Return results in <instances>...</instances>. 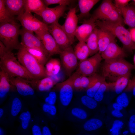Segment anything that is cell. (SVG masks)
Here are the masks:
<instances>
[{
	"label": "cell",
	"instance_id": "42",
	"mask_svg": "<svg viewBox=\"0 0 135 135\" xmlns=\"http://www.w3.org/2000/svg\"><path fill=\"white\" fill-rule=\"evenodd\" d=\"M116 102L121 105L124 108H126L128 106L130 102L128 95L125 92L119 94L116 98Z\"/></svg>",
	"mask_w": 135,
	"mask_h": 135
},
{
	"label": "cell",
	"instance_id": "40",
	"mask_svg": "<svg viewBox=\"0 0 135 135\" xmlns=\"http://www.w3.org/2000/svg\"><path fill=\"white\" fill-rule=\"evenodd\" d=\"M110 88V82L108 83L105 80L101 84L94 98L99 103L102 102L104 98V94Z\"/></svg>",
	"mask_w": 135,
	"mask_h": 135
},
{
	"label": "cell",
	"instance_id": "20",
	"mask_svg": "<svg viewBox=\"0 0 135 135\" xmlns=\"http://www.w3.org/2000/svg\"><path fill=\"white\" fill-rule=\"evenodd\" d=\"M8 76L11 84L16 88L19 94L25 97L34 96L35 92L34 88L23 80V78Z\"/></svg>",
	"mask_w": 135,
	"mask_h": 135
},
{
	"label": "cell",
	"instance_id": "41",
	"mask_svg": "<svg viewBox=\"0 0 135 135\" xmlns=\"http://www.w3.org/2000/svg\"><path fill=\"white\" fill-rule=\"evenodd\" d=\"M125 125L124 122L121 119H117L112 122L110 130V135H120V132Z\"/></svg>",
	"mask_w": 135,
	"mask_h": 135
},
{
	"label": "cell",
	"instance_id": "6",
	"mask_svg": "<svg viewBox=\"0 0 135 135\" xmlns=\"http://www.w3.org/2000/svg\"><path fill=\"white\" fill-rule=\"evenodd\" d=\"M74 74L66 80L58 84L56 89L58 93V116L60 120L71 103L74 90L73 84Z\"/></svg>",
	"mask_w": 135,
	"mask_h": 135
},
{
	"label": "cell",
	"instance_id": "39",
	"mask_svg": "<svg viewBox=\"0 0 135 135\" xmlns=\"http://www.w3.org/2000/svg\"><path fill=\"white\" fill-rule=\"evenodd\" d=\"M10 105L9 100L0 108V124L3 126H8V118Z\"/></svg>",
	"mask_w": 135,
	"mask_h": 135
},
{
	"label": "cell",
	"instance_id": "23",
	"mask_svg": "<svg viewBox=\"0 0 135 135\" xmlns=\"http://www.w3.org/2000/svg\"><path fill=\"white\" fill-rule=\"evenodd\" d=\"M16 88L11 84L8 74L4 70L0 72V104L4 102L7 94Z\"/></svg>",
	"mask_w": 135,
	"mask_h": 135
},
{
	"label": "cell",
	"instance_id": "10",
	"mask_svg": "<svg viewBox=\"0 0 135 135\" xmlns=\"http://www.w3.org/2000/svg\"><path fill=\"white\" fill-rule=\"evenodd\" d=\"M90 114L86 110L73 102L66 110L64 118L68 121L78 124L88 119Z\"/></svg>",
	"mask_w": 135,
	"mask_h": 135
},
{
	"label": "cell",
	"instance_id": "18",
	"mask_svg": "<svg viewBox=\"0 0 135 135\" xmlns=\"http://www.w3.org/2000/svg\"><path fill=\"white\" fill-rule=\"evenodd\" d=\"M36 36L41 40L50 57L56 54H60L62 50L48 30L43 32Z\"/></svg>",
	"mask_w": 135,
	"mask_h": 135
},
{
	"label": "cell",
	"instance_id": "17",
	"mask_svg": "<svg viewBox=\"0 0 135 135\" xmlns=\"http://www.w3.org/2000/svg\"><path fill=\"white\" fill-rule=\"evenodd\" d=\"M101 55L104 61L124 58L127 56L126 51L117 44L115 40L109 44Z\"/></svg>",
	"mask_w": 135,
	"mask_h": 135
},
{
	"label": "cell",
	"instance_id": "48",
	"mask_svg": "<svg viewBox=\"0 0 135 135\" xmlns=\"http://www.w3.org/2000/svg\"><path fill=\"white\" fill-rule=\"evenodd\" d=\"M61 64L60 60L54 58V62L52 72V76L56 75L60 72L61 68Z\"/></svg>",
	"mask_w": 135,
	"mask_h": 135
},
{
	"label": "cell",
	"instance_id": "26",
	"mask_svg": "<svg viewBox=\"0 0 135 135\" xmlns=\"http://www.w3.org/2000/svg\"><path fill=\"white\" fill-rule=\"evenodd\" d=\"M100 1L99 0H78V4L80 11V14L78 16V20L86 19L90 16V10Z\"/></svg>",
	"mask_w": 135,
	"mask_h": 135
},
{
	"label": "cell",
	"instance_id": "30",
	"mask_svg": "<svg viewBox=\"0 0 135 135\" xmlns=\"http://www.w3.org/2000/svg\"><path fill=\"white\" fill-rule=\"evenodd\" d=\"M125 24L135 28V6L128 5L120 10Z\"/></svg>",
	"mask_w": 135,
	"mask_h": 135
},
{
	"label": "cell",
	"instance_id": "4",
	"mask_svg": "<svg viewBox=\"0 0 135 135\" xmlns=\"http://www.w3.org/2000/svg\"><path fill=\"white\" fill-rule=\"evenodd\" d=\"M90 18L95 21H106L119 24L124 26L125 24L120 10L110 0H103Z\"/></svg>",
	"mask_w": 135,
	"mask_h": 135
},
{
	"label": "cell",
	"instance_id": "29",
	"mask_svg": "<svg viewBox=\"0 0 135 135\" xmlns=\"http://www.w3.org/2000/svg\"><path fill=\"white\" fill-rule=\"evenodd\" d=\"M90 77L89 85L86 90V94L94 98L101 84L106 80L102 76L96 73Z\"/></svg>",
	"mask_w": 135,
	"mask_h": 135
},
{
	"label": "cell",
	"instance_id": "34",
	"mask_svg": "<svg viewBox=\"0 0 135 135\" xmlns=\"http://www.w3.org/2000/svg\"><path fill=\"white\" fill-rule=\"evenodd\" d=\"M74 50L77 58L80 62L86 59L90 56V50L85 42H79Z\"/></svg>",
	"mask_w": 135,
	"mask_h": 135
},
{
	"label": "cell",
	"instance_id": "50",
	"mask_svg": "<svg viewBox=\"0 0 135 135\" xmlns=\"http://www.w3.org/2000/svg\"><path fill=\"white\" fill-rule=\"evenodd\" d=\"M126 89L131 90L133 95L135 96V78L132 80L130 79Z\"/></svg>",
	"mask_w": 135,
	"mask_h": 135
},
{
	"label": "cell",
	"instance_id": "1",
	"mask_svg": "<svg viewBox=\"0 0 135 135\" xmlns=\"http://www.w3.org/2000/svg\"><path fill=\"white\" fill-rule=\"evenodd\" d=\"M1 70L8 76L30 80H36L18 60L12 52L7 50L0 54Z\"/></svg>",
	"mask_w": 135,
	"mask_h": 135
},
{
	"label": "cell",
	"instance_id": "52",
	"mask_svg": "<svg viewBox=\"0 0 135 135\" xmlns=\"http://www.w3.org/2000/svg\"><path fill=\"white\" fill-rule=\"evenodd\" d=\"M129 32L132 40L135 43V28H131Z\"/></svg>",
	"mask_w": 135,
	"mask_h": 135
},
{
	"label": "cell",
	"instance_id": "32",
	"mask_svg": "<svg viewBox=\"0 0 135 135\" xmlns=\"http://www.w3.org/2000/svg\"><path fill=\"white\" fill-rule=\"evenodd\" d=\"M46 7L42 0H25L24 9L26 12L38 15Z\"/></svg>",
	"mask_w": 135,
	"mask_h": 135
},
{
	"label": "cell",
	"instance_id": "19",
	"mask_svg": "<svg viewBox=\"0 0 135 135\" xmlns=\"http://www.w3.org/2000/svg\"><path fill=\"white\" fill-rule=\"evenodd\" d=\"M96 27L95 21L91 18L84 20L82 24L77 27L75 32V37L79 42H86Z\"/></svg>",
	"mask_w": 135,
	"mask_h": 135
},
{
	"label": "cell",
	"instance_id": "12",
	"mask_svg": "<svg viewBox=\"0 0 135 135\" xmlns=\"http://www.w3.org/2000/svg\"><path fill=\"white\" fill-rule=\"evenodd\" d=\"M34 33L27 31L23 28L20 30V35L21 37L22 45L25 47L39 50L49 58L50 56L46 51L41 40Z\"/></svg>",
	"mask_w": 135,
	"mask_h": 135
},
{
	"label": "cell",
	"instance_id": "46",
	"mask_svg": "<svg viewBox=\"0 0 135 135\" xmlns=\"http://www.w3.org/2000/svg\"><path fill=\"white\" fill-rule=\"evenodd\" d=\"M90 80V77L82 75L81 83V91L85 90L88 87Z\"/></svg>",
	"mask_w": 135,
	"mask_h": 135
},
{
	"label": "cell",
	"instance_id": "16",
	"mask_svg": "<svg viewBox=\"0 0 135 135\" xmlns=\"http://www.w3.org/2000/svg\"><path fill=\"white\" fill-rule=\"evenodd\" d=\"M78 21L76 14V8H71L68 12L65 22L62 26L72 44L75 41V34L78 27Z\"/></svg>",
	"mask_w": 135,
	"mask_h": 135
},
{
	"label": "cell",
	"instance_id": "9",
	"mask_svg": "<svg viewBox=\"0 0 135 135\" xmlns=\"http://www.w3.org/2000/svg\"><path fill=\"white\" fill-rule=\"evenodd\" d=\"M102 59L101 54L98 53L80 62L77 71L82 76H90L96 73Z\"/></svg>",
	"mask_w": 135,
	"mask_h": 135
},
{
	"label": "cell",
	"instance_id": "7",
	"mask_svg": "<svg viewBox=\"0 0 135 135\" xmlns=\"http://www.w3.org/2000/svg\"><path fill=\"white\" fill-rule=\"evenodd\" d=\"M17 55L18 61L36 80L47 76L46 68L22 45Z\"/></svg>",
	"mask_w": 135,
	"mask_h": 135
},
{
	"label": "cell",
	"instance_id": "25",
	"mask_svg": "<svg viewBox=\"0 0 135 135\" xmlns=\"http://www.w3.org/2000/svg\"><path fill=\"white\" fill-rule=\"evenodd\" d=\"M73 102L82 107L90 113L96 110L99 107V103L93 98L86 95L80 96Z\"/></svg>",
	"mask_w": 135,
	"mask_h": 135
},
{
	"label": "cell",
	"instance_id": "2",
	"mask_svg": "<svg viewBox=\"0 0 135 135\" xmlns=\"http://www.w3.org/2000/svg\"><path fill=\"white\" fill-rule=\"evenodd\" d=\"M134 69V65L124 58L104 61L102 68V76L106 80L113 82L120 77L131 73Z\"/></svg>",
	"mask_w": 135,
	"mask_h": 135
},
{
	"label": "cell",
	"instance_id": "24",
	"mask_svg": "<svg viewBox=\"0 0 135 135\" xmlns=\"http://www.w3.org/2000/svg\"><path fill=\"white\" fill-rule=\"evenodd\" d=\"M98 53L104 52L109 44L115 40L116 37L111 32L100 28L98 30Z\"/></svg>",
	"mask_w": 135,
	"mask_h": 135
},
{
	"label": "cell",
	"instance_id": "13",
	"mask_svg": "<svg viewBox=\"0 0 135 135\" xmlns=\"http://www.w3.org/2000/svg\"><path fill=\"white\" fill-rule=\"evenodd\" d=\"M62 65L66 74L70 76L76 68L78 65L77 58L71 46L62 51L60 54Z\"/></svg>",
	"mask_w": 135,
	"mask_h": 135
},
{
	"label": "cell",
	"instance_id": "47",
	"mask_svg": "<svg viewBox=\"0 0 135 135\" xmlns=\"http://www.w3.org/2000/svg\"><path fill=\"white\" fill-rule=\"evenodd\" d=\"M131 0H115V4L116 6L120 10L129 5V2Z\"/></svg>",
	"mask_w": 135,
	"mask_h": 135
},
{
	"label": "cell",
	"instance_id": "35",
	"mask_svg": "<svg viewBox=\"0 0 135 135\" xmlns=\"http://www.w3.org/2000/svg\"><path fill=\"white\" fill-rule=\"evenodd\" d=\"M16 23L14 16L7 9L5 0H0V23Z\"/></svg>",
	"mask_w": 135,
	"mask_h": 135
},
{
	"label": "cell",
	"instance_id": "53",
	"mask_svg": "<svg viewBox=\"0 0 135 135\" xmlns=\"http://www.w3.org/2000/svg\"><path fill=\"white\" fill-rule=\"evenodd\" d=\"M130 132L128 130H124L122 132V134L123 135H128Z\"/></svg>",
	"mask_w": 135,
	"mask_h": 135
},
{
	"label": "cell",
	"instance_id": "11",
	"mask_svg": "<svg viewBox=\"0 0 135 135\" xmlns=\"http://www.w3.org/2000/svg\"><path fill=\"white\" fill-rule=\"evenodd\" d=\"M48 31L62 51L72 44L58 21L49 25Z\"/></svg>",
	"mask_w": 135,
	"mask_h": 135
},
{
	"label": "cell",
	"instance_id": "31",
	"mask_svg": "<svg viewBox=\"0 0 135 135\" xmlns=\"http://www.w3.org/2000/svg\"><path fill=\"white\" fill-rule=\"evenodd\" d=\"M131 76V73L120 77L115 81L110 82V88H113L115 93L119 94L126 88Z\"/></svg>",
	"mask_w": 135,
	"mask_h": 135
},
{
	"label": "cell",
	"instance_id": "55",
	"mask_svg": "<svg viewBox=\"0 0 135 135\" xmlns=\"http://www.w3.org/2000/svg\"><path fill=\"white\" fill-rule=\"evenodd\" d=\"M76 135H94L93 134H78Z\"/></svg>",
	"mask_w": 135,
	"mask_h": 135
},
{
	"label": "cell",
	"instance_id": "56",
	"mask_svg": "<svg viewBox=\"0 0 135 135\" xmlns=\"http://www.w3.org/2000/svg\"><path fill=\"white\" fill-rule=\"evenodd\" d=\"M132 6H135V0H132Z\"/></svg>",
	"mask_w": 135,
	"mask_h": 135
},
{
	"label": "cell",
	"instance_id": "43",
	"mask_svg": "<svg viewBox=\"0 0 135 135\" xmlns=\"http://www.w3.org/2000/svg\"><path fill=\"white\" fill-rule=\"evenodd\" d=\"M42 0L46 6L47 7L50 5L56 4L66 6H69L74 1L70 0Z\"/></svg>",
	"mask_w": 135,
	"mask_h": 135
},
{
	"label": "cell",
	"instance_id": "21",
	"mask_svg": "<svg viewBox=\"0 0 135 135\" xmlns=\"http://www.w3.org/2000/svg\"><path fill=\"white\" fill-rule=\"evenodd\" d=\"M103 120L100 116L96 115L83 122L77 124V127L81 133L90 132L99 130L103 126Z\"/></svg>",
	"mask_w": 135,
	"mask_h": 135
},
{
	"label": "cell",
	"instance_id": "54",
	"mask_svg": "<svg viewBox=\"0 0 135 135\" xmlns=\"http://www.w3.org/2000/svg\"><path fill=\"white\" fill-rule=\"evenodd\" d=\"M135 51V54L134 58V69H135V50H134Z\"/></svg>",
	"mask_w": 135,
	"mask_h": 135
},
{
	"label": "cell",
	"instance_id": "49",
	"mask_svg": "<svg viewBox=\"0 0 135 135\" xmlns=\"http://www.w3.org/2000/svg\"><path fill=\"white\" fill-rule=\"evenodd\" d=\"M110 113L113 117L117 119H121L124 117V114L122 111L113 109Z\"/></svg>",
	"mask_w": 135,
	"mask_h": 135
},
{
	"label": "cell",
	"instance_id": "44",
	"mask_svg": "<svg viewBox=\"0 0 135 135\" xmlns=\"http://www.w3.org/2000/svg\"><path fill=\"white\" fill-rule=\"evenodd\" d=\"M57 100V96L56 92L54 91L50 92L48 95L44 98V102L50 105H54Z\"/></svg>",
	"mask_w": 135,
	"mask_h": 135
},
{
	"label": "cell",
	"instance_id": "36",
	"mask_svg": "<svg viewBox=\"0 0 135 135\" xmlns=\"http://www.w3.org/2000/svg\"><path fill=\"white\" fill-rule=\"evenodd\" d=\"M56 84V82L51 78L47 76L39 80L36 87L40 92H47L50 90Z\"/></svg>",
	"mask_w": 135,
	"mask_h": 135
},
{
	"label": "cell",
	"instance_id": "3",
	"mask_svg": "<svg viewBox=\"0 0 135 135\" xmlns=\"http://www.w3.org/2000/svg\"><path fill=\"white\" fill-rule=\"evenodd\" d=\"M95 24L100 29L109 31L117 37L122 43L126 51L132 52L135 50V43L132 40L129 31L120 24L97 20Z\"/></svg>",
	"mask_w": 135,
	"mask_h": 135
},
{
	"label": "cell",
	"instance_id": "14",
	"mask_svg": "<svg viewBox=\"0 0 135 135\" xmlns=\"http://www.w3.org/2000/svg\"><path fill=\"white\" fill-rule=\"evenodd\" d=\"M67 9V6L64 5H59L52 8L47 7L38 15L42 18L44 22L50 25L58 21Z\"/></svg>",
	"mask_w": 135,
	"mask_h": 135
},
{
	"label": "cell",
	"instance_id": "33",
	"mask_svg": "<svg viewBox=\"0 0 135 135\" xmlns=\"http://www.w3.org/2000/svg\"><path fill=\"white\" fill-rule=\"evenodd\" d=\"M98 28L96 26L87 40L86 43L90 50V56H93L99 51Z\"/></svg>",
	"mask_w": 135,
	"mask_h": 135
},
{
	"label": "cell",
	"instance_id": "27",
	"mask_svg": "<svg viewBox=\"0 0 135 135\" xmlns=\"http://www.w3.org/2000/svg\"><path fill=\"white\" fill-rule=\"evenodd\" d=\"M25 0H5L6 7L13 16H17L23 13L24 9Z\"/></svg>",
	"mask_w": 135,
	"mask_h": 135
},
{
	"label": "cell",
	"instance_id": "37",
	"mask_svg": "<svg viewBox=\"0 0 135 135\" xmlns=\"http://www.w3.org/2000/svg\"><path fill=\"white\" fill-rule=\"evenodd\" d=\"M24 47L28 52L41 64L44 66L47 63L48 58L41 51L37 49Z\"/></svg>",
	"mask_w": 135,
	"mask_h": 135
},
{
	"label": "cell",
	"instance_id": "22",
	"mask_svg": "<svg viewBox=\"0 0 135 135\" xmlns=\"http://www.w3.org/2000/svg\"><path fill=\"white\" fill-rule=\"evenodd\" d=\"M26 106L20 114L16 120L20 123L18 128L19 132L22 135H29L30 123L32 114Z\"/></svg>",
	"mask_w": 135,
	"mask_h": 135
},
{
	"label": "cell",
	"instance_id": "38",
	"mask_svg": "<svg viewBox=\"0 0 135 135\" xmlns=\"http://www.w3.org/2000/svg\"><path fill=\"white\" fill-rule=\"evenodd\" d=\"M30 129L32 135H42L40 119L36 112L32 118L30 123Z\"/></svg>",
	"mask_w": 135,
	"mask_h": 135
},
{
	"label": "cell",
	"instance_id": "5",
	"mask_svg": "<svg viewBox=\"0 0 135 135\" xmlns=\"http://www.w3.org/2000/svg\"><path fill=\"white\" fill-rule=\"evenodd\" d=\"M20 26L17 22L0 23V41L9 51L12 52L14 50H18L22 46L18 40Z\"/></svg>",
	"mask_w": 135,
	"mask_h": 135
},
{
	"label": "cell",
	"instance_id": "8",
	"mask_svg": "<svg viewBox=\"0 0 135 135\" xmlns=\"http://www.w3.org/2000/svg\"><path fill=\"white\" fill-rule=\"evenodd\" d=\"M16 19L20 22L23 28L35 32L36 35L48 30L49 25L37 18L32 13L25 11L17 16Z\"/></svg>",
	"mask_w": 135,
	"mask_h": 135
},
{
	"label": "cell",
	"instance_id": "51",
	"mask_svg": "<svg viewBox=\"0 0 135 135\" xmlns=\"http://www.w3.org/2000/svg\"><path fill=\"white\" fill-rule=\"evenodd\" d=\"M112 107L113 109L121 111H122L124 109L122 106L116 102L112 104Z\"/></svg>",
	"mask_w": 135,
	"mask_h": 135
},
{
	"label": "cell",
	"instance_id": "28",
	"mask_svg": "<svg viewBox=\"0 0 135 135\" xmlns=\"http://www.w3.org/2000/svg\"><path fill=\"white\" fill-rule=\"evenodd\" d=\"M40 106L39 111L48 121L54 122L58 118L57 108L55 105H52L44 102H40Z\"/></svg>",
	"mask_w": 135,
	"mask_h": 135
},
{
	"label": "cell",
	"instance_id": "45",
	"mask_svg": "<svg viewBox=\"0 0 135 135\" xmlns=\"http://www.w3.org/2000/svg\"><path fill=\"white\" fill-rule=\"evenodd\" d=\"M128 130L130 133L135 134V114H132L130 116L128 121Z\"/></svg>",
	"mask_w": 135,
	"mask_h": 135
},
{
	"label": "cell",
	"instance_id": "15",
	"mask_svg": "<svg viewBox=\"0 0 135 135\" xmlns=\"http://www.w3.org/2000/svg\"><path fill=\"white\" fill-rule=\"evenodd\" d=\"M9 101L10 105L8 118V126H14L20 114L28 105L17 96H12Z\"/></svg>",
	"mask_w": 135,
	"mask_h": 135
}]
</instances>
